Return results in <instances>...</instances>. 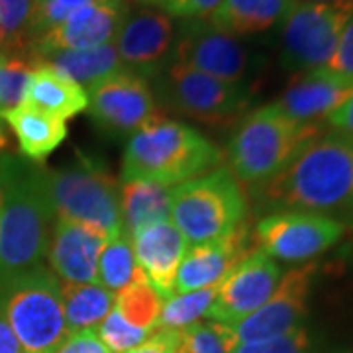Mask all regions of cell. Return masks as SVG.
Returning <instances> with one entry per match:
<instances>
[{"instance_id": "6da1fadb", "label": "cell", "mask_w": 353, "mask_h": 353, "mask_svg": "<svg viewBox=\"0 0 353 353\" xmlns=\"http://www.w3.org/2000/svg\"><path fill=\"white\" fill-rule=\"evenodd\" d=\"M253 194L279 212H353V138L341 132L318 136L277 176L255 185Z\"/></svg>"}, {"instance_id": "7a4b0ae2", "label": "cell", "mask_w": 353, "mask_h": 353, "mask_svg": "<svg viewBox=\"0 0 353 353\" xmlns=\"http://www.w3.org/2000/svg\"><path fill=\"white\" fill-rule=\"evenodd\" d=\"M53 216L46 169L14 153L0 155V281L41 265Z\"/></svg>"}, {"instance_id": "3957f363", "label": "cell", "mask_w": 353, "mask_h": 353, "mask_svg": "<svg viewBox=\"0 0 353 353\" xmlns=\"http://www.w3.org/2000/svg\"><path fill=\"white\" fill-rule=\"evenodd\" d=\"M222 152L199 130L161 120L134 134L122 161V181L179 187L222 163Z\"/></svg>"}, {"instance_id": "277c9868", "label": "cell", "mask_w": 353, "mask_h": 353, "mask_svg": "<svg viewBox=\"0 0 353 353\" xmlns=\"http://www.w3.org/2000/svg\"><path fill=\"white\" fill-rule=\"evenodd\" d=\"M318 136L320 124L294 122L277 102L265 104L248 114L230 139V173L241 183L261 185L277 176Z\"/></svg>"}, {"instance_id": "5b68a950", "label": "cell", "mask_w": 353, "mask_h": 353, "mask_svg": "<svg viewBox=\"0 0 353 353\" xmlns=\"http://www.w3.org/2000/svg\"><path fill=\"white\" fill-rule=\"evenodd\" d=\"M0 314L24 353H55L69 338L61 283L43 265L0 281Z\"/></svg>"}, {"instance_id": "8992f818", "label": "cell", "mask_w": 353, "mask_h": 353, "mask_svg": "<svg viewBox=\"0 0 353 353\" xmlns=\"http://www.w3.org/2000/svg\"><path fill=\"white\" fill-rule=\"evenodd\" d=\"M248 214L240 181L226 167L171 189V222L192 245L234 234Z\"/></svg>"}, {"instance_id": "52a82bcc", "label": "cell", "mask_w": 353, "mask_h": 353, "mask_svg": "<svg viewBox=\"0 0 353 353\" xmlns=\"http://www.w3.org/2000/svg\"><path fill=\"white\" fill-rule=\"evenodd\" d=\"M46 176L57 218L97 228L108 240L124 230L118 183L101 165L81 159L71 167L46 169Z\"/></svg>"}, {"instance_id": "ba28073f", "label": "cell", "mask_w": 353, "mask_h": 353, "mask_svg": "<svg viewBox=\"0 0 353 353\" xmlns=\"http://www.w3.org/2000/svg\"><path fill=\"white\" fill-rule=\"evenodd\" d=\"M153 88L167 108L204 124H228L250 104L243 85L220 81L176 61L153 77Z\"/></svg>"}, {"instance_id": "9c48e42d", "label": "cell", "mask_w": 353, "mask_h": 353, "mask_svg": "<svg viewBox=\"0 0 353 353\" xmlns=\"http://www.w3.org/2000/svg\"><path fill=\"white\" fill-rule=\"evenodd\" d=\"M353 16V0L296 2L283 22L281 65L292 73L326 67Z\"/></svg>"}, {"instance_id": "30bf717a", "label": "cell", "mask_w": 353, "mask_h": 353, "mask_svg": "<svg viewBox=\"0 0 353 353\" xmlns=\"http://www.w3.org/2000/svg\"><path fill=\"white\" fill-rule=\"evenodd\" d=\"M88 114L112 136H134L165 120L148 79L122 71L88 88Z\"/></svg>"}, {"instance_id": "8fae6325", "label": "cell", "mask_w": 353, "mask_h": 353, "mask_svg": "<svg viewBox=\"0 0 353 353\" xmlns=\"http://www.w3.org/2000/svg\"><path fill=\"white\" fill-rule=\"evenodd\" d=\"M345 226L330 214L281 210L265 216L255 228L259 250L281 261H308L336 245Z\"/></svg>"}, {"instance_id": "7c38bea8", "label": "cell", "mask_w": 353, "mask_h": 353, "mask_svg": "<svg viewBox=\"0 0 353 353\" xmlns=\"http://www.w3.org/2000/svg\"><path fill=\"white\" fill-rule=\"evenodd\" d=\"M314 273V263H306L287 271L279 281L273 296L261 308H257L253 314L245 316L240 322L226 326L236 345L271 340L285 336L292 330L303 328Z\"/></svg>"}, {"instance_id": "4fadbf2b", "label": "cell", "mask_w": 353, "mask_h": 353, "mask_svg": "<svg viewBox=\"0 0 353 353\" xmlns=\"http://www.w3.org/2000/svg\"><path fill=\"white\" fill-rule=\"evenodd\" d=\"M281 277L277 261L261 250H253L216 287L214 303L206 316L224 326L240 322L273 296Z\"/></svg>"}, {"instance_id": "5bb4252c", "label": "cell", "mask_w": 353, "mask_h": 353, "mask_svg": "<svg viewBox=\"0 0 353 353\" xmlns=\"http://www.w3.org/2000/svg\"><path fill=\"white\" fill-rule=\"evenodd\" d=\"M128 16L126 0L94 2L69 14L63 22L28 46V59L55 51L94 50L114 43Z\"/></svg>"}, {"instance_id": "9a60e30c", "label": "cell", "mask_w": 353, "mask_h": 353, "mask_svg": "<svg viewBox=\"0 0 353 353\" xmlns=\"http://www.w3.org/2000/svg\"><path fill=\"white\" fill-rule=\"evenodd\" d=\"M175 61L220 81L241 85L250 69V53L236 36L218 30L208 20H192L176 41Z\"/></svg>"}, {"instance_id": "2e32d148", "label": "cell", "mask_w": 353, "mask_h": 353, "mask_svg": "<svg viewBox=\"0 0 353 353\" xmlns=\"http://www.w3.org/2000/svg\"><path fill=\"white\" fill-rule=\"evenodd\" d=\"M175 24L163 10L143 8L126 16L114 46L126 71L136 75L155 77L165 67V59L173 51Z\"/></svg>"}, {"instance_id": "e0dca14e", "label": "cell", "mask_w": 353, "mask_h": 353, "mask_svg": "<svg viewBox=\"0 0 353 353\" xmlns=\"http://www.w3.org/2000/svg\"><path fill=\"white\" fill-rule=\"evenodd\" d=\"M106 241V234L97 228L69 218H57L48 248L51 269L63 283L99 285V259Z\"/></svg>"}, {"instance_id": "ac0fdd59", "label": "cell", "mask_w": 353, "mask_h": 353, "mask_svg": "<svg viewBox=\"0 0 353 353\" xmlns=\"http://www.w3.org/2000/svg\"><path fill=\"white\" fill-rule=\"evenodd\" d=\"M134 253L145 281L163 299L175 294L176 271L189 252V241L171 220L155 222L132 236Z\"/></svg>"}, {"instance_id": "d6986e66", "label": "cell", "mask_w": 353, "mask_h": 353, "mask_svg": "<svg viewBox=\"0 0 353 353\" xmlns=\"http://www.w3.org/2000/svg\"><path fill=\"white\" fill-rule=\"evenodd\" d=\"M248 255V230L240 226L226 238L192 245L176 271L175 294L214 289Z\"/></svg>"}, {"instance_id": "ffe728a7", "label": "cell", "mask_w": 353, "mask_h": 353, "mask_svg": "<svg viewBox=\"0 0 353 353\" xmlns=\"http://www.w3.org/2000/svg\"><path fill=\"white\" fill-rule=\"evenodd\" d=\"M352 92L353 81L320 67L306 71L294 83H290L277 104L294 122L318 124V120L328 118Z\"/></svg>"}, {"instance_id": "44dd1931", "label": "cell", "mask_w": 353, "mask_h": 353, "mask_svg": "<svg viewBox=\"0 0 353 353\" xmlns=\"http://www.w3.org/2000/svg\"><path fill=\"white\" fill-rule=\"evenodd\" d=\"M22 104H30L41 112L69 120L88 108V92L79 83L67 79L50 67L36 65L26 85Z\"/></svg>"}, {"instance_id": "7402d4cb", "label": "cell", "mask_w": 353, "mask_h": 353, "mask_svg": "<svg viewBox=\"0 0 353 353\" xmlns=\"http://www.w3.org/2000/svg\"><path fill=\"white\" fill-rule=\"evenodd\" d=\"M4 122L10 126L18 139L22 157L41 163L55 152L67 138V124L61 118L41 112L30 104H20L4 116Z\"/></svg>"}, {"instance_id": "603a6c76", "label": "cell", "mask_w": 353, "mask_h": 353, "mask_svg": "<svg viewBox=\"0 0 353 353\" xmlns=\"http://www.w3.org/2000/svg\"><path fill=\"white\" fill-rule=\"evenodd\" d=\"M299 0H224L208 22L232 36L261 34L287 20Z\"/></svg>"}, {"instance_id": "cb8c5ba5", "label": "cell", "mask_w": 353, "mask_h": 353, "mask_svg": "<svg viewBox=\"0 0 353 353\" xmlns=\"http://www.w3.org/2000/svg\"><path fill=\"white\" fill-rule=\"evenodd\" d=\"M32 65H43L79 83L83 88H92L108 77L118 75L124 69L114 43L83 51H55L34 59Z\"/></svg>"}, {"instance_id": "d4e9b609", "label": "cell", "mask_w": 353, "mask_h": 353, "mask_svg": "<svg viewBox=\"0 0 353 353\" xmlns=\"http://www.w3.org/2000/svg\"><path fill=\"white\" fill-rule=\"evenodd\" d=\"M120 204L122 224L130 236L150 224L171 220V189L155 183H124L120 190Z\"/></svg>"}, {"instance_id": "484cf974", "label": "cell", "mask_w": 353, "mask_h": 353, "mask_svg": "<svg viewBox=\"0 0 353 353\" xmlns=\"http://www.w3.org/2000/svg\"><path fill=\"white\" fill-rule=\"evenodd\" d=\"M65 324L69 334L94 330L116 306V294L97 283H61Z\"/></svg>"}, {"instance_id": "4316f807", "label": "cell", "mask_w": 353, "mask_h": 353, "mask_svg": "<svg viewBox=\"0 0 353 353\" xmlns=\"http://www.w3.org/2000/svg\"><path fill=\"white\" fill-rule=\"evenodd\" d=\"M145 281L134 253L132 236L122 230L118 236L106 241L99 259V285L114 294L124 290L134 283Z\"/></svg>"}, {"instance_id": "83f0119b", "label": "cell", "mask_w": 353, "mask_h": 353, "mask_svg": "<svg viewBox=\"0 0 353 353\" xmlns=\"http://www.w3.org/2000/svg\"><path fill=\"white\" fill-rule=\"evenodd\" d=\"M163 296L148 281H139L118 292L116 310L136 328L155 330L163 308Z\"/></svg>"}, {"instance_id": "f1b7e54d", "label": "cell", "mask_w": 353, "mask_h": 353, "mask_svg": "<svg viewBox=\"0 0 353 353\" xmlns=\"http://www.w3.org/2000/svg\"><path fill=\"white\" fill-rule=\"evenodd\" d=\"M214 296L216 287L214 289L192 290V292H185V294H173V296L165 299L157 328L183 332V330L199 324L202 316L208 314L210 306L214 303Z\"/></svg>"}, {"instance_id": "f546056e", "label": "cell", "mask_w": 353, "mask_h": 353, "mask_svg": "<svg viewBox=\"0 0 353 353\" xmlns=\"http://www.w3.org/2000/svg\"><path fill=\"white\" fill-rule=\"evenodd\" d=\"M36 0H0V30L8 39L10 53L26 51L32 34Z\"/></svg>"}, {"instance_id": "4dcf8cb0", "label": "cell", "mask_w": 353, "mask_h": 353, "mask_svg": "<svg viewBox=\"0 0 353 353\" xmlns=\"http://www.w3.org/2000/svg\"><path fill=\"white\" fill-rule=\"evenodd\" d=\"M236 347L230 330L224 324H194L183 330L175 353H230Z\"/></svg>"}, {"instance_id": "1f68e13d", "label": "cell", "mask_w": 353, "mask_h": 353, "mask_svg": "<svg viewBox=\"0 0 353 353\" xmlns=\"http://www.w3.org/2000/svg\"><path fill=\"white\" fill-rule=\"evenodd\" d=\"M153 332L155 330H141L132 326L114 306L112 312L102 320L97 334L110 353H128L148 340Z\"/></svg>"}, {"instance_id": "d6a6232c", "label": "cell", "mask_w": 353, "mask_h": 353, "mask_svg": "<svg viewBox=\"0 0 353 353\" xmlns=\"http://www.w3.org/2000/svg\"><path fill=\"white\" fill-rule=\"evenodd\" d=\"M94 2H110V0H36L30 43L34 39H38L39 36H43L46 32H50L51 28L61 24L69 14H73L83 6L94 4Z\"/></svg>"}, {"instance_id": "836d02e7", "label": "cell", "mask_w": 353, "mask_h": 353, "mask_svg": "<svg viewBox=\"0 0 353 353\" xmlns=\"http://www.w3.org/2000/svg\"><path fill=\"white\" fill-rule=\"evenodd\" d=\"M230 353H312V338L303 326L271 340L238 343Z\"/></svg>"}, {"instance_id": "e575fe53", "label": "cell", "mask_w": 353, "mask_h": 353, "mask_svg": "<svg viewBox=\"0 0 353 353\" xmlns=\"http://www.w3.org/2000/svg\"><path fill=\"white\" fill-rule=\"evenodd\" d=\"M326 69L347 81H353V16L343 28L338 48L334 51L330 63L326 65Z\"/></svg>"}, {"instance_id": "d590c367", "label": "cell", "mask_w": 353, "mask_h": 353, "mask_svg": "<svg viewBox=\"0 0 353 353\" xmlns=\"http://www.w3.org/2000/svg\"><path fill=\"white\" fill-rule=\"evenodd\" d=\"M222 2L224 0H173L165 12L190 20H208Z\"/></svg>"}, {"instance_id": "8d00e7d4", "label": "cell", "mask_w": 353, "mask_h": 353, "mask_svg": "<svg viewBox=\"0 0 353 353\" xmlns=\"http://www.w3.org/2000/svg\"><path fill=\"white\" fill-rule=\"evenodd\" d=\"M55 353H110L97 334V330H83L69 334Z\"/></svg>"}, {"instance_id": "74e56055", "label": "cell", "mask_w": 353, "mask_h": 353, "mask_svg": "<svg viewBox=\"0 0 353 353\" xmlns=\"http://www.w3.org/2000/svg\"><path fill=\"white\" fill-rule=\"evenodd\" d=\"M181 338H183V332L155 328V332L148 340L128 353H175L181 343Z\"/></svg>"}, {"instance_id": "f35d334b", "label": "cell", "mask_w": 353, "mask_h": 353, "mask_svg": "<svg viewBox=\"0 0 353 353\" xmlns=\"http://www.w3.org/2000/svg\"><path fill=\"white\" fill-rule=\"evenodd\" d=\"M326 122L332 128H336V132H341V134L353 138V92L330 114Z\"/></svg>"}, {"instance_id": "ab89813d", "label": "cell", "mask_w": 353, "mask_h": 353, "mask_svg": "<svg viewBox=\"0 0 353 353\" xmlns=\"http://www.w3.org/2000/svg\"><path fill=\"white\" fill-rule=\"evenodd\" d=\"M0 353H24L6 318L0 314Z\"/></svg>"}, {"instance_id": "60d3db41", "label": "cell", "mask_w": 353, "mask_h": 353, "mask_svg": "<svg viewBox=\"0 0 353 353\" xmlns=\"http://www.w3.org/2000/svg\"><path fill=\"white\" fill-rule=\"evenodd\" d=\"M139 2H145V4H150V6H159V8H163V12L167 10V6L173 2V0H139Z\"/></svg>"}, {"instance_id": "b9f144b4", "label": "cell", "mask_w": 353, "mask_h": 353, "mask_svg": "<svg viewBox=\"0 0 353 353\" xmlns=\"http://www.w3.org/2000/svg\"><path fill=\"white\" fill-rule=\"evenodd\" d=\"M0 53H10V48H8V39L4 36V32L0 30Z\"/></svg>"}, {"instance_id": "7bdbcfd3", "label": "cell", "mask_w": 353, "mask_h": 353, "mask_svg": "<svg viewBox=\"0 0 353 353\" xmlns=\"http://www.w3.org/2000/svg\"><path fill=\"white\" fill-rule=\"evenodd\" d=\"M299 2H338V0H299Z\"/></svg>"}]
</instances>
